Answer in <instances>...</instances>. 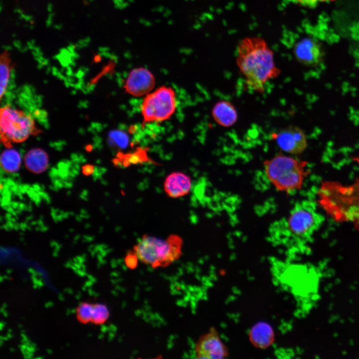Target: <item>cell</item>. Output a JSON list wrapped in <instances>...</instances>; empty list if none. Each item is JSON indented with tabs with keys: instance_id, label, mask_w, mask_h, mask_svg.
I'll return each instance as SVG.
<instances>
[{
	"instance_id": "1",
	"label": "cell",
	"mask_w": 359,
	"mask_h": 359,
	"mask_svg": "<svg viewBox=\"0 0 359 359\" xmlns=\"http://www.w3.org/2000/svg\"><path fill=\"white\" fill-rule=\"evenodd\" d=\"M236 64L247 86L260 94L264 92L265 84L281 72L275 63L272 50L259 37H246L240 41Z\"/></svg>"
},
{
	"instance_id": "2",
	"label": "cell",
	"mask_w": 359,
	"mask_h": 359,
	"mask_svg": "<svg viewBox=\"0 0 359 359\" xmlns=\"http://www.w3.org/2000/svg\"><path fill=\"white\" fill-rule=\"evenodd\" d=\"M324 220L314 202L303 200L294 204L287 216L276 224L274 230L277 235L304 240L311 237Z\"/></svg>"
},
{
	"instance_id": "3",
	"label": "cell",
	"mask_w": 359,
	"mask_h": 359,
	"mask_svg": "<svg viewBox=\"0 0 359 359\" xmlns=\"http://www.w3.org/2000/svg\"><path fill=\"white\" fill-rule=\"evenodd\" d=\"M306 163L279 154L263 163L268 182L277 191L290 193L302 187L307 173Z\"/></svg>"
},
{
	"instance_id": "4",
	"label": "cell",
	"mask_w": 359,
	"mask_h": 359,
	"mask_svg": "<svg viewBox=\"0 0 359 359\" xmlns=\"http://www.w3.org/2000/svg\"><path fill=\"white\" fill-rule=\"evenodd\" d=\"M182 244V239L176 234L164 239L145 235L133 251L142 263L153 268L166 267L180 258Z\"/></svg>"
},
{
	"instance_id": "5",
	"label": "cell",
	"mask_w": 359,
	"mask_h": 359,
	"mask_svg": "<svg viewBox=\"0 0 359 359\" xmlns=\"http://www.w3.org/2000/svg\"><path fill=\"white\" fill-rule=\"evenodd\" d=\"M0 127L1 142L8 148L12 143L23 142L30 136L41 132L31 116L8 105L0 108Z\"/></svg>"
},
{
	"instance_id": "6",
	"label": "cell",
	"mask_w": 359,
	"mask_h": 359,
	"mask_svg": "<svg viewBox=\"0 0 359 359\" xmlns=\"http://www.w3.org/2000/svg\"><path fill=\"white\" fill-rule=\"evenodd\" d=\"M176 105V94L171 87L163 86L148 93L145 97L141 107L142 127L148 123L169 119L174 113Z\"/></svg>"
},
{
	"instance_id": "7",
	"label": "cell",
	"mask_w": 359,
	"mask_h": 359,
	"mask_svg": "<svg viewBox=\"0 0 359 359\" xmlns=\"http://www.w3.org/2000/svg\"><path fill=\"white\" fill-rule=\"evenodd\" d=\"M194 351L195 358L199 359H224L229 355L228 349L214 327L199 337Z\"/></svg>"
},
{
	"instance_id": "8",
	"label": "cell",
	"mask_w": 359,
	"mask_h": 359,
	"mask_svg": "<svg viewBox=\"0 0 359 359\" xmlns=\"http://www.w3.org/2000/svg\"><path fill=\"white\" fill-rule=\"evenodd\" d=\"M278 147L283 151L291 155H299L307 148L306 135L299 127L289 125L271 134Z\"/></svg>"
},
{
	"instance_id": "9",
	"label": "cell",
	"mask_w": 359,
	"mask_h": 359,
	"mask_svg": "<svg viewBox=\"0 0 359 359\" xmlns=\"http://www.w3.org/2000/svg\"><path fill=\"white\" fill-rule=\"evenodd\" d=\"M155 78L147 69L140 67L133 69L126 81L124 89L135 97L146 95L155 85Z\"/></svg>"
},
{
	"instance_id": "10",
	"label": "cell",
	"mask_w": 359,
	"mask_h": 359,
	"mask_svg": "<svg viewBox=\"0 0 359 359\" xmlns=\"http://www.w3.org/2000/svg\"><path fill=\"white\" fill-rule=\"evenodd\" d=\"M295 58L301 63L309 66H315L321 62L323 52L320 45L310 37L299 39L293 45Z\"/></svg>"
},
{
	"instance_id": "11",
	"label": "cell",
	"mask_w": 359,
	"mask_h": 359,
	"mask_svg": "<svg viewBox=\"0 0 359 359\" xmlns=\"http://www.w3.org/2000/svg\"><path fill=\"white\" fill-rule=\"evenodd\" d=\"M191 188V180L187 175L180 172H173L165 179L164 189L172 198H178L187 194Z\"/></svg>"
},
{
	"instance_id": "12",
	"label": "cell",
	"mask_w": 359,
	"mask_h": 359,
	"mask_svg": "<svg viewBox=\"0 0 359 359\" xmlns=\"http://www.w3.org/2000/svg\"><path fill=\"white\" fill-rule=\"evenodd\" d=\"M249 339L255 347L265 349L274 343L275 333L270 324L260 322L251 328L249 332Z\"/></svg>"
},
{
	"instance_id": "13",
	"label": "cell",
	"mask_w": 359,
	"mask_h": 359,
	"mask_svg": "<svg viewBox=\"0 0 359 359\" xmlns=\"http://www.w3.org/2000/svg\"><path fill=\"white\" fill-rule=\"evenodd\" d=\"M211 114L214 120L220 126L227 128L233 126L238 120V114L230 102L221 100L213 106Z\"/></svg>"
},
{
	"instance_id": "14",
	"label": "cell",
	"mask_w": 359,
	"mask_h": 359,
	"mask_svg": "<svg viewBox=\"0 0 359 359\" xmlns=\"http://www.w3.org/2000/svg\"><path fill=\"white\" fill-rule=\"evenodd\" d=\"M24 162L29 171L34 174H40L45 171L48 167V156L42 149L33 148L26 153Z\"/></svg>"
},
{
	"instance_id": "15",
	"label": "cell",
	"mask_w": 359,
	"mask_h": 359,
	"mask_svg": "<svg viewBox=\"0 0 359 359\" xmlns=\"http://www.w3.org/2000/svg\"><path fill=\"white\" fill-rule=\"evenodd\" d=\"M21 163L19 153L13 149L4 150L0 155V166L3 170L7 173H13L17 172Z\"/></svg>"
},
{
	"instance_id": "16",
	"label": "cell",
	"mask_w": 359,
	"mask_h": 359,
	"mask_svg": "<svg viewBox=\"0 0 359 359\" xmlns=\"http://www.w3.org/2000/svg\"><path fill=\"white\" fill-rule=\"evenodd\" d=\"M11 60L7 51H3L0 55V97L4 94L8 83L11 69Z\"/></svg>"
},
{
	"instance_id": "17",
	"label": "cell",
	"mask_w": 359,
	"mask_h": 359,
	"mask_svg": "<svg viewBox=\"0 0 359 359\" xmlns=\"http://www.w3.org/2000/svg\"><path fill=\"white\" fill-rule=\"evenodd\" d=\"M109 317V310L106 306L101 304L94 305L92 321L96 324H102Z\"/></svg>"
},
{
	"instance_id": "18",
	"label": "cell",
	"mask_w": 359,
	"mask_h": 359,
	"mask_svg": "<svg viewBox=\"0 0 359 359\" xmlns=\"http://www.w3.org/2000/svg\"><path fill=\"white\" fill-rule=\"evenodd\" d=\"M109 142L113 145L121 149L126 148L129 142L127 135L124 132L114 130L109 134Z\"/></svg>"
},
{
	"instance_id": "19",
	"label": "cell",
	"mask_w": 359,
	"mask_h": 359,
	"mask_svg": "<svg viewBox=\"0 0 359 359\" xmlns=\"http://www.w3.org/2000/svg\"><path fill=\"white\" fill-rule=\"evenodd\" d=\"M94 306L84 303L79 304L77 309V317L82 323H87L92 320Z\"/></svg>"
},
{
	"instance_id": "20",
	"label": "cell",
	"mask_w": 359,
	"mask_h": 359,
	"mask_svg": "<svg viewBox=\"0 0 359 359\" xmlns=\"http://www.w3.org/2000/svg\"><path fill=\"white\" fill-rule=\"evenodd\" d=\"M138 258L134 251L129 253L125 258V263L128 268L131 269L135 268L138 263Z\"/></svg>"
},
{
	"instance_id": "21",
	"label": "cell",
	"mask_w": 359,
	"mask_h": 359,
	"mask_svg": "<svg viewBox=\"0 0 359 359\" xmlns=\"http://www.w3.org/2000/svg\"><path fill=\"white\" fill-rule=\"evenodd\" d=\"M296 3H298L303 6L314 7L316 6L319 3L327 1L329 0H291Z\"/></svg>"
},
{
	"instance_id": "22",
	"label": "cell",
	"mask_w": 359,
	"mask_h": 359,
	"mask_svg": "<svg viewBox=\"0 0 359 359\" xmlns=\"http://www.w3.org/2000/svg\"><path fill=\"white\" fill-rule=\"evenodd\" d=\"M94 167L90 164L84 165L82 168V172L85 176H89L92 175L94 172Z\"/></svg>"
},
{
	"instance_id": "23",
	"label": "cell",
	"mask_w": 359,
	"mask_h": 359,
	"mask_svg": "<svg viewBox=\"0 0 359 359\" xmlns=\"http://www.w3.org/2000/svg\"><path fill=\"white\" fill-rule=\"evenodd\" d=\"M152 22L149 20H148V21L146 20L144 23V24L146 26H150L152 25Z\"/></svg>"
},
{
	"instance_id": "24",
	"label": "cell",
	"mask_w": 359,
	"mask_h": 359,
	"mask_svg": "<svg viewBox=\"0 0 359 359\" xmlns=\"http://www.w3.org/2000/svg\"><path fill=\"white\" fill-rule=\"evenodd\" d=\"M92 284H93V282H92L90 280L86 282V283H85V285L87 286V287H91Z\"/></svg>"
},
{
	"instance_id": "25",
	"label": "cell",
	"mask_w": 359,
	"mask_h": 359,
	"mask_svg": "<svg viewBox=\"0 0 359 359\" xmlns=\"http://www.w3.org/2000/svg\"><path fill=\"white\" fill-rule=\"evenodd\" d=\"M87 276L89 280L93 282H95V279L91 275H88Z\"/></svg>"
},
{
	"instance_id": "26",
	"label": "cell",
	"mask_w": 359,
	"mask_h": 359,
	"mask_svg": "<svg viewBox=\"0 0 359 359\" xmlns=\"http://www.w3.org/2000/svg\"><path fill=\"white\" fill-rule=\"evenodd\" d=\"M53 304L52 302H49L45 304V307L46 308H48L49 306H52L53 305Z\"/></svg>"
},
{
	"instance_id": "27",
	"label": "cell",
	"mask_w": 359,
	"mask_h": 359,
	"mask_svg": "<svg viewBox=\"0 0 359 359\" xmlns=\"http://www.w3.org/2000/svg\"><path fill=\"white\" fill-rule=\"evenodd\" d=\"M43 285L42 282L41 280H38L37 285L39 287H41Z\"/></svg>"
},
{
	"instance_id": "28",
	"label": "cell",
	"mask_w": 359,
	"mask_h": 359,
	"mask_svg": "<svg viewBox=\"0 0 359 359\" xmlns=\"http://www.w3.org/2000/svg\"><path fill=\"white\" fill-rule=\"evenodd\" d=\"M88 293H89V295H90V296L93 295V294H94V292H93V291H92V289H91V288H89L88 289Z\"/></svg>"
},
{
	"instance_id": "29",
	"label": "cell",
	"mask_w": 359,
	"mask_h": 359,
	"mask_svg": "<svg viewBox=\"0 0 359 359\" xmlns=\"http://www.w3.org/2000/svg\"><path fill=\"white\" fill-rule=\"evenodd\" d=\"M168 15H170L172 13V11L169 9H167L165 12Z\"/></svg>"
},
{
	"instance_id": "30",
	"label": "cell",
	"mask_w": 359,
	"mask_h": 359,
	"mask_svg": "<svg viewBox=\"0 0 359 359\" xmlns=\"http://www.w3.org/2000/svg\"><path fill=\"white\" fill-rule=\"evenodd\" d=\"M28 271L32 274H33L35 272L32 268H30L28 269Z\"/></svg>"
},
{
	"instance_id": "31",
	"label": "cell",
	"mask_w": 359,
	"mask_h": 359,
	"mask_svg": "<svg viewBox=\"0 0 359 359\" xmlns=\"http://www.w3.org/2000/svg\"><path fill=\"white\" fill-rule=\"evenodd\" d=\"M65 290H67V292H68L69 294H72V293H73V291H72L71 289H70V288H68V289H65Z\"/></svg>"
},
{
	"instance_id": "32",
	"label": "cell",
	"mask_w": 359,
	"mask_h": 359,
	"mask_svg": "<svg viewBox=\"0 0 359 359\" xmlns=\"http://www.w3.org/2000/svg\"><path fill=\"white\" fill-rule=\"evenodd\" d=\"M81 297V293L79 292L78 294L76 296V298L77 299H79Z\"/></svg>"
},
{
	"instance_id": "33",
	"label": "cell",
	"mask_w": 359,
	"mask_h": 359,
	"mask_svg": "<svg viewBox=\"0 0 359 359\" xmlns=\"http://www.w3.org/2000/svg\"><path fill=\"white\" fill-rule=\"evenodd\" d=\"M125 39L129 43H131L132 42V40L129 38L126 37Z\"/></svg>"
},
{
	"instance_id": "34",
	"label": "cell",
	"mask_w": 359,
	"mask_h": 359,
	"mask_svg": "<svg viewBox=\"0 0 359 359\" xmlns=\"http://www.w3.org/2000/svg\"><path fill=\"white\" fill-rule=\"evenodd\" d=\"M59 300H60L61 301L63 300V299H64V298L62 297V295L61 294L59 295Z\"/></svg>"
},
{
	"instance_id": "35",
	"label": "cell",
	"mask_w": 359,
	"mask_h": 359,
	"mask_svg": "<svg viewBox=\"0 0 359 359\" xmlns=\"http://www.w3.org/2000/svg\"><path fill=\"white\" fill-rule=\"evenodd\" d=\"M81 268L82 269V270L85 269V266L83 265V264H81Z\"/></svg>"
},
{
	"instance_id": "36",
	"label": "cell",
	"mask_w": 359,
	"mask_h": 359,
	"mask_svg": "<svg viewBox=\"0 0 359 359\" xmlns=\"http://www.w3.org/2000/svg\"><path fill=\"white\" fill-rule=\"evenodd\" d=\"M168 23H169V24H172L173 23V20L170 19V20H169L168 21Z\"/></svg>"
},
{
	"instance_id": "37",
	"label": "cell",
	"mask_w": 359,
	"mask_h": 359,
	"mask_svg": "<svg viewBox=\"0 0 359 359\" xmlns=\"http://www.w3.org/2000/svg\"><path fill=\"white\" fill-rule=\"evenodd\" d=\"M4 325V323H3V322L0 323V329L1 330H2V328L3 327Z\"/></svg>"
},
{
	"instance_id": "38",
	"label": "cell",
	"mask_w": 359,
	"mask_h": 359,
	"mask_svg": "<svg viewBox=\"0 0 359 359\" xmlns=\"http://www.w3.org/2000/svg\"><path fill=\"white\" fill-rule=\"evenodd\" d=\"M6 272H7L8 274H9V273H10L11 272V270L8 269H7V270H6Z\"/></svg>"
},
{
	"instance_id": "39",
	"label": "cell",
	"mask_w": 359,
	"mask_h": 359,
	"mask_svg": "<svg viewBox=\"0 0 359 359\" xmlns=\"http://www.w3.org/2000/svg\"><path fill=\"white\" fill-rule=\"evenodd\" d=\"M7 337L8 338H11V337H12V336L10 335V334L9 333H8L7 334Z\"/></svg>"
},
{
	"instance_id": "40",
	"label": "cell",
	"mask_w": 359,
	"mask_h": 359,
	"mask_svg": "<svg viewBox=\"0 0 359 359\" xmlns=\"http://www.w3.org/2000/svg\"><path fill=\"white\" fill-rule=\"evenodd\" d=\"M70 313H71V310H67V315H69Z\"/></svg>"
},
{
	"instance_id": "41",
	"label": "cell",
	"mask_w": 359,
	"mask_h": 359,
	"mask_svg": "<svg viewBox=\"0 0 359 359\" xmlns=\"http://www.w3.org/2000/svg\"><path fill=\"white\" fill-rule=\"evenodd\" d=\"M86 287H87V286L86 285H85L83 287L82 289H83V290H85Z\"/></svg>"
},
{
	"instance_id": "42",
	"label": "cell",
	"mask_w": 359,
	"mask_h": 359,
	"mask_svg": "<svg viewBox=\"0 0 359 359\" xmlns=\"http://www.w3.org/2000/svg\"><path fill=\"white\" fill-rule=\"evenodd\" d=\"M76 310L75 309L71 310V313H74L76 312Z\"/></svg>"
},
{
	"instance_id": "43",
	"label": "cell",
	"mask_w": 359,
	"mask_h": 359,
	"mask_svg": "<svg viewBox=\"0 0 359 359\" xmlns=\"http://www.w3.org/2000/svg\"><path fill=\"white\" fill-rule=\"evenodd\" d=\"M47 352L49 354H50L52 353V351L50 350H47Z\"/></svg>"
},
{
	"instance_id": "44",
	"label": "cell",
	"mask_w": 359,
	"mask_h": 359,
	"mask_svg": "<svg viewBox=\"0 0 359 359\" xmlns=\"http://www.w3.org/2000/svg\"><path fill=\"white\" fill-rule=\"evenodd\" d=\"M124 22L127 24V23H128V20L127 19H125V20H124Z\"/></svg>"
},
{
	"instance_id": "45",
	"label": "cell",
	"mask_w": 359,
	"mask_h": 359,
	"mask_svg": "<svg viewBox=\"0 0 359 359\" xmlns=\"http://www.w3.org/2000/svg\"><path fill=\"white\" fill-rule=\"evenodd\" d=\"M5 307H6V304H5V303H4V304H3L2 307H3V308H5Z\"/></svg>"
},
{
	"instance_id": "46",
	"label": "cell",
	"mask_w": 359,
	"mask_h": 359,
	"mask_svg": "<svg viewBox=\"0 0 359 359\" xmlns=\"http://www.w3.org/2000/svg\"><path fill=\"white\" fill-rule=\"evenodd\" d=\"M8 331H9L8 333H9L11 332L10 329H9Z\"/></svg>"
},
{
	"instance_id": "47",
	"label": "cell",
	"mask_w": 359,
	"mask_h": 359,
	"mask_svg": "<svg viewBox=\"0 0 359 359\" xmlns=\"http://www.w3.org/2000/svg\"><path fill=\"white\" fill-rule=\"evenodd\" d=\"M185 1H187V0H185Z\"/></svg>"
}]
</instances>
